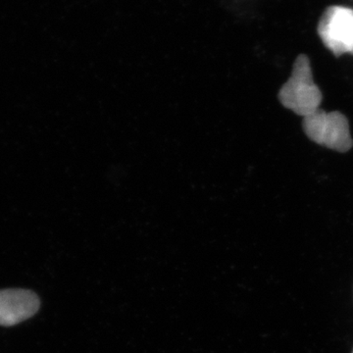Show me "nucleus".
Returning <instances> with one entry per match:
<instances>
[{
    "mask_svg": "<svg viewBox=\"0 0 353 353\" xmlns=\"http://www.w3.org/2000/svg\"><path fill=\"white\" fill-rule=\"evenodd\" d=\"M323 43L336 57L353 54V10L343 6H331L323 14L318 25Z\"/></svg>",
    "mask_w": 353,
    "mask_h": 353,
    "instance_id": "3",
    "label": "nucleus"
},
{
    "mask_svg": "<svg viewBox=\"0 0 353 353\" xmlns=\"http://www.w3.org/2000/svg\"><path fill=\"white\" fill-rule=\"evenodd\" d=\"M279 99L285 108L303 117L319 109L322 92L313 81L310 61L306 55L296 58L292 76L279 92Z\"/></svg>",
    "mask_w": 353,
    "mask_h": 353,
    "instance_id": "1",
    "label": "nucleus"
},
{
    "mask_svg": "<svg viewBox=\"0 0 353 353\" xmlns=\"http://www.w3.org/2000/svg\"><path fill=\"white\" fill-rule=\"evenodd\" d=\"M303 130L311 141L336 152H347L352 148L348 121L340 112L318 109L304 117Z\"/></svg>",
    "mask_w": 353,
    "mask_h": 353,
    "instance_id": "2",
    "label": "nucleus"
},
{
    "mask_svg": "<svg viewBox=\"0 0 353 353\" xmlns=\"http://www.w3.org/2000/svg\"><path fill=\"white\" fill-rule=\"evenodd\" d=\"M39 308V297L31 290H0V326L19 324L36 314Z\"/></svg>",
    "mask_w": 353,
    "mask_h": 353,
    "instance_id": "4",
    "label": "nucleus"
}]
</instances>
